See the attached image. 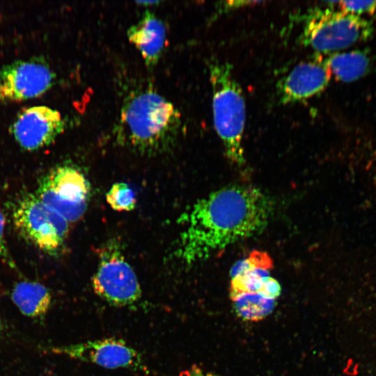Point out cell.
<instances>
[{
    "instance_id": "cell-1",
    "label": "cell",
    "mask_w": 376,
    "mask_h": 376,
    "mask_svg": "<svg viewBox=\"0 0 376 376\" xmlns=\"http://www.w3.org/2000/svg\"><path fill=\"white\" fill-rule=\"evenodd\" d=\"M272 203L260 189L232 185L197 201L180 218L184 226L173 256L186 265L207 259L267 226Z\"/></svg>"
},
{
    "instance_id": "cell-2",
    "label": "cell",
    "mask_w": 376,
    "mask_h": 376,
    "mask_svg": "<svg viewBox=\"0 0 376 376\" xmlns=\"http://www.w3.org/2000/svg\"><path fill=\"white\" fill-rule=\"evenodd\" d=\"M181 125L173 104L148 87L133 91L124 99L113 134L120 145L142 155H157L173 147Z\"/></svg>"
},
{
    "instance_id": "cell-3",
    "label": "cell",
    "mask_w": 376,
    "mask_h": 376,
    "mask_svg": "<svg viewBox=\"0 0 376 376\" xmlns=\"http://www.w3.org/2000/svg\"><path fill=\"white\" fill-rule=\"evenodd\" d=\"M212 91L214 128L221 139L226 157L235 165L245 163L242 139L246 119L242 89L226 61L211 58L208 62Z\"/></svg>"
},
{
    "instance_id": "cell-4",
    "label": "cell",
    "mask_w": 376,
    "mask_h": 376,
    "mask_svg": "<svg viewBox=\"0 0 376 376\" xmlns=\"http://www.w3.org/2000/svg\"><path fill=\"white\" fill-rule=\"evenodd\" d=\"M373 33V24L366 18L327 8L312 13L305 24L301 39L305 45L328 53L363 42Z\"/></svg>"
},
{
    "instance_id": "cell-5",
    "label": "cell",
    "mask_w": 376,
    "mask_h": 376,
    "mask_svg": "<svg viewBox=\"0 0 376 376\" xmlns=\"http://www.w3.org/2000/svg\"><path fill=\"white\" fill-rule=\"evenodd\" d=\"M91 281L95 293L111 306H132L142 297L137 276L116 240L109 241L101 249Z\"/></svg>"
},
{
    "instance_id": "cell-6",
    "label": "cell",
    "mask_w": 376,
    "mask_h": 376,
    "mask_svg": "<svg viewBox=\"0 0 376 376\" xmlns=\"http://www.w3.org/2000/svg\"><path fill=\"white\" fill-rule=\"evenodd\" d=\"M13 219L24 238L49 254H56L61 249L68 233V221L36 194H27L19 200Z\"/></svg>"
},
{
    "instance_id": "cell-7",
    "label": "cell",
    "mask_w": 376,
    "mask_h": 376,
    "mask_svg": "<svg viewBox=\"0 0 376 376\" xmlns=\"http://www.w3.org/2000/svg\"><path fill=\"white\" fill-rule=\"evenodd\" d=\"M90 185L77 168L61 166L52 169L40 180L36 196L68 223L84 214L90 196Z\"/></svg>"
},
{
    "instance_id": "cell-8",
    "label": "cell",
    "mask_w": 376,
    "mask_h": 376,
    "mask_svg": "<svg viewBox=\"0 0 376 376\" xmlns=\"http://www.w3.org/2000/svg\"><path fill=\"white\" fill-rule=\"evenodd\" d=\"M52 352L105 368L148 372L141 354L121 339L106 338L89 340L54 347Z\"/></svg>"
},
{
    "instance_id": "cell-9",
    "label": "cell",
    "mask_w": 376,
    "mask_h": 376,
    "mask_svg": "<svg viewBox=\"0 0 376 376\" xmlns=\"http://www.w3.org/2000/svg\"><path fill=\"white\" fill-rule=\"evenodd\" d=\"M54 75L45 62L31 59L12 63L0 69V100L22 101L45 93Z\"/></svg>"
},
{
    "instance_id": "cell-10",
    "label": "cell",
    "mask_w": 376,
    "mask_h": 376,
    "mask_svg": "<svg viewBox=\"0 0 376 376\" xmlns=\"http://www.w3.org/2000/svg\"><path fill=\"white\" fill-rule=\"evenodd\" d=\"M65 129V122L56 109L46 106L23 109L10 130L19 145L34 150L52 143Z\"/></svg>"
},
{
    "instance_id": "cell-11",
    "label": "cell",
    "mask_w": 376,
    "mask_h": 376,
    "mask_svg": "<svg viewBox=\"0 0 376 376\" xmlns=\"http://www.w3.org/2000/svg\"><path fill=\"white\" fill-rule=\"evenodd\" d=\"M331 78V74L323 59L301 62L280 82V100L288 104L308 99L322 92Z\"/></svg>"
},
{
    "instance_id": "cell-12",
    "label": "cell",
    "mask_w": 376,
    "mask_h": 376,
    "mask_svg": "<svg viewBox=\"0 0 376 376\" xmlns=\"http://www.w3.org/2000/svg\"><path fill=\"white\" fill-rule=\"evenodd\" d=\"M127 36L141 54L146 67H155L166 45V27L163 21L147 10L139 21L130 26Z\"/></svg>"
},
{
    "instance_id": "cell-13",
    "label": "cell",
    "mask_w": 376,
    "mask_h": 376,
    "mask_svg": "<svg viewBox=\"0 0 376 376\" xmlns=\"http://www.w3.org/2000/svg\"><path fill=\"white\" fill-rule=\"evenodd\" d=\"M272 267V261L265 252H251L231 270L230 297L244 292L259 293L270 276Z\"/></svg>"
},
{
    "instance_id": "cell-14",
    "label": "cell",
    "mask_w": 376,
    "mask_h": 376,
    "mask_svg": "<svg viewBox=\"0 0 376 376\" xmlns=\"http://www.w3.org/2000/svg\"><path fill=\"white\" fill-rule=\"evenodd\" d=\"M13 302L27 317H41L48 311L52 296L46 286L35 281L17 283L11 293Z\"/></svg>"
},
{
    "instance_id": "cell-15",
    "label": "cell",
    "mask_w": 376,
    "mask_h": 376,
    "mask_svg": "<svg viewBox=\"0 0 376 376\" xmlns=\"http://www.w3.org/2000/svg\"><path fill=\"white\" fill-rule=\"evenodd\" d=\"M331 77L340 81L351 82L363 77L370 67L368 54L353 50L331 54L324 60Z\"/></svg>"
},
{
    "instance_id": "cell-16",
    "label": "cell",
    "mask_w": 376,
    "mask_h": 376,
    "mask_svg": "<svg viewBox=\"0 0 376 376\" xmlns=\"http://www.w3.org/2000/svg\"><path fill=\"white\" fill-rule=\"evenodd\" d=\"M237 315L249 321H259L274 310L275 300L265 298L260 293L244 292L230 297Z\"/></svg>"
},
{
    "instance_id": "cell-17",
    "label": "cell",
    "mask_w": 376,
    "mask_h": 376,
    "mask_svg": "<svg viewBox=\"0 0 376 376\" xmlns=\"http://www.w3.org/2000/svg\"><path fill=\"white\" fill-rule=\"evenodd\" d=\"M106 201L111 207L118 212L133 210L136 204L132 189L125 182L114 183L106 194Z\"/></svg>"
},
{
    "instance_id": "cell-18",
    "label": "cell",
    "mask_w": 376,
    "mask_h": 376,
    "mask_svg": "<svg viewBox=\"0 0 376 376\" xmlns=\"http://www.w3.org/2000/svg\"><path fill=\"white\" fill-rule=\"evenodd\" d=\"M340 10L361 17L363 15L376 16V0L373 1H340Z\"/></svg>"
},
{
    "instance_id": "cell-19",
    "label": "cell",
    "mask_w": 376,
    "mask_h": 376,
    "mask_svg": "<svg viewBox=\"0 0 376 376\" xmlns=\"http://www.w3.org/2000/svg\"><path fill=\"white\" fill-rule=\"evenodd\" d=\"M5 217L0 210V257L9 267H15V264L7 247L4 238Z\"/></svg>"
},
{
    "instance_id": "cell-20",
    "label": "cell",
    "mask_w": 376,
    "mask_h": 376,
    "mask_svg": "<svg viewBox=\"0 0 376 376\" xmlns=\"http://www.w3.org/2000/svg\"><path fill=\"white\" fill-rule=\"evenodd\" d=\"M281 290L279 282L275 279L269 276L265 282L259 293L267 299L276 300L280 295Z\"/></svg>"
},
{
    "instance_id": "cell-21",
    "label": "cell",
    "mask_w": 376,
    "mask_h": 376,
    "mask_svg": "<svg viewBox=\"0 0 376 376\" xmlns=\"http://www.w3.org/2000/svg\"><path fill=\"white\" fill-rule=\"evenodd\" d=\"M179 376H220L210 372L203 370L202 368L193 366L191 368L185 370Z\"/></svg>"
},
{
    "instance_id": "cell-22",
    "label": "cell",
    "mask_w": 376,
    "mask_h": 376,
    "mask_svg": "<svg viewBox=\"0 0 376 376\" xmlns=\"http://www.w3.org/2000/svg\"><path fill=\"white\" fill-rule=\"evenodd\" d=\"M258 1H227L222 3L221 6L220 11L226 12L229 10H233L237 8L242 6H245L246 5L251 3H257Z\"/></svg>"
},
{
    "instance_id": "cell-23",
    "label": "cell",
    "mask_w": 376,
    "mask_h": 376,
    "mask_svg": "<svg viewBox=\"0 0 376 376\" xmlns=\"http://www.w3.org/2000/svg\"><path fill=\"white\" fill-rule=\"evenodd\" d=\"M159 1H136V3L141 6H151L159 3Z\"/></svg>"
},
{
    "instance_id": "cell-24",
    "label": "cell",
    "mask_w": 376,
    "mask_h": 376,
    "mask_svg": "<svg viewBox=\"0 0 376 376\" xmlns=\"http://www.w3.org/2000/svg\"><path fill=\"white\" fill-rule=\"evenodd\" d=\"M2 329H3V324L0 318V333L1 332Z\"/></svg>"
}]
</instances>
